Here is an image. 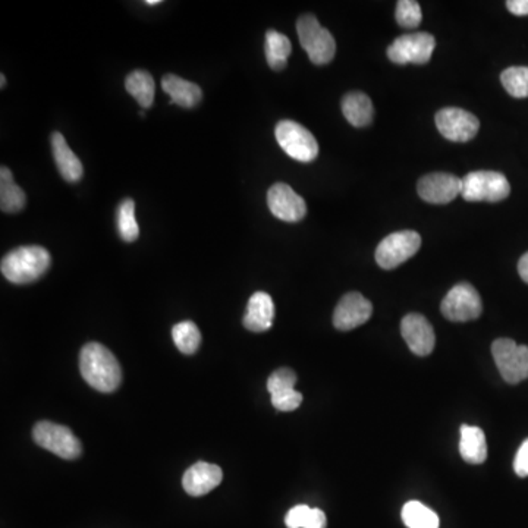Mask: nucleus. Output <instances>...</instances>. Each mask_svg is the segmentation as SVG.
<instances>
[{
	"instance_id": "obj_1",
	"label": "nucleus",
	"mask_w": 528,
	"mask_h": 528,
	"mask_svg": "<svg viewBox=\"0 0 528 528\" xmlns=\"http://www.w3.org/2000/svg\"><path fill=\"white\" fill-rule=\"evenodd\" d=\"M80 370L84 381L102 393L115 392L122 381V369L105 345L90 342L80 352Z\"/></svg>"
},
{
	"instance_id": "obj_2",
	"label": "nucleus",
	"mask_w": 528,
	"mask_h": 528,
	"mask_svg": "<svg viewBox=\"0 0 528 528\" xmlns=\"http://www.w3.org/2000/svg\"><path fill=\"white\" fill-rule=\"evenodd\" d=\"M52 257L49 251L40 246L18 247L2 258L0 271L9 282L27 285L36 282L49 271Z\"/></svg>"
},
{
	"instance_id": "obj_3",
	"label": "nucleus",
	"mask_w": 528,
	"mask_h": 528,
	"mask_svg": "<svg viewBox=\"0 0 528 528\" xmlns=\"http://www.w3.org/2000/svg\"><path fill=\"white\" fill-rule=\"evenodd\" d=\"M297 33L303 49L314 65H328L336 54V41L329 29H323L314 15H303L297 21Z\"/></svg>"
},
{
	"instance_id": "obj_4",
	"label": "nucleus",
	"mask_w": 528,
	"mask_h": 528,
	"mask_svg": "<svg viewBox=\"0 0 528 528\" xmlns=\"http://www.w3.org/2000/svg\"><path fill=\"white\" fill-rule=\"evenodd\" d=\"M511 194V185L504 173L493 171H475L463 178V196L467 201L499 203Z\"/></svg>"
},
{
	"instance_id": "obj_5",
	"label": "nucleus",
	"mask_w": 528,
	"mask_h": 528,
	"mask_svg": "<svg viewBox=\"0 0 528 528\" xmlns=\"http://www.w3.org/2000/svg\"><path fill=\"white\" fill-rule=\"evenodd\" d=\"M274 136L283 152L291 159L308 163L319 155V144L314 136L301 123L281 121L274 128Z\"/></svg>"
},
{
	"instance_id": "obj_6",
	"label": "nucleus",
	"mask_w": 528,
	"mask_h": 528,
	"mask_svg": "<svg viewBox=\"0 0 528 528\" xmlns=\"http://www.w3.org/2000/svg\"><path fill=\"white\" fill-rule=\"evenodd\" d=\"M491 356L500 376L511 385H516L528 377V347L518 345L508 338L496 339L491 345Z\"/></svg>"
},
{
	"instance_id": "obj_7",
	"label": "nucleus",
	"mask_w": 528,
	"mask_h": 528,
	"mask_svg": "<svg viewBox=\"0 0 528 528\" xmlns=\"http://www.w3.org/2000/svg\"><path fill=\"white\" fill-rule=\"evenodd\" d=\"M422 247V237L415 230H399L388 235L377 246L376 262L381 269L392 271L410 260Z\"/></svg>"
},
{
	"instance_id": "obj_8",
	"label": "nucleus",
	"mask_w": 528,
	"mask_h": 528,
	"mask_svg": "<svg viewBox=\"0 0 528 528\" xmlns=\"http://www.w3.org/2000/svg\"><path fill=\"white\" fill-rule=\"evenodd\" d=\"M34 442L63 459H77L82 452L81 442L68 427L56 423L40 422L33 429Z\"/></svg>"
},
{
	"instance_id": "obj_9",
	"label": "nucleus",
	"mask_w": 528,
	"mask_h": 528,
	"mask_svg": "<svg viewBox=\"0 0 528 528\" xmlns=\"http://www.w3.org/2000/svg\"><path fill=\"white\" fill-rule=\"evenodd\" d=\"M440 310L449 322L464 323L479 319L483 312V304L477 289L470 283L463 282L448 292L440 304Z\"/></svg>"
},
{
	"instance_id": "obj_10",
	"label": "nucleus",
	"mask_w": 528,
	"mask_h": 528,
	"mask_svg": "<svg viewBox=\"0 0 528 528\" xmlns=\"http://www.w3.org/2000/svg\"><path fill=\"white\" fill-rule=\"evenodd\" d=\"M436 47V40L429 33L406 34L388 47V58L397 65H426Z\"/></svg>"
},
{
	"instance_id": "obj_11",
	"label": "nucleus",
	"mask_w": 528,
	"mask_h": 528,
	"mask_svg": "<svg viewBox=\"0 0 528 528\" xmlns=\"http://www.w3.org/2000/svg\"><path fill=\"white\" fill-rule=\"evenodd\" d=\"M436 127L445 138L454 143H467L477 136L479 119L458 107H447L436 113Z\"/></svg>"
},
{
	"instance_id": "obj_12",
	"label": "nucleus",
	"mask_w": 528,
	"mask_h": 528,
	"mask_svg": "<svg viewBox=\"0 0 528 528\" xmlns=\"http://www.w3.org/2000/svg\"><path fill=\"white\" fill-rule=\"evenodd\" d=\"M418 196L431 205H448L461 196L463 180L445 172L429 173L417 182Z\"/></svg>"
},
{
	"instance_id": "obj_13",
	"label": "nucleus",
	"mask_w": 528,
	"mask_h": 528,
	"mask_svg": "<svg viewBox=\"0 0 528 528\" xmlns=\"http://www.w3.org/2000/svg\"><path fill=\"white\" fill-rule=\"evenodd\" d=\"M267 205L272 214L283 222L303 221L307 214V205L303 197L295 193L294 189L283 182H276L272 185L267 193Z\"/></svg>"
},
{
	"instance_id": "obj_14",
	"label": "nucleus",
	"mask_w": 528,
	"mask_h": 528,
	"mask_svg": "<svg viewBox=\"0 0 528 528\" xmlns=\"http://www.w3.org/2000/svg\"><path fill=\"white\" fill-rule=\"evenodd\" d=\"M373 306L360 292H348L340 298L333 313V324L338 331L347 332L369 322Z\"/></svg>"
},
{
	"instance_id": "obj_15",
	"label": "nucleus",
	"mask_w": 528,
	"mask_h": 528,
	"mask_svg": "<svg viewBox=\"0 0 528 528\" xmlns=\"http://www.w3.org/2000/svg\"><path fill=\"white\" fill-rule=\"evenodd\" d=\"M401 333L408 348L415 356H427L433 352L436 336L432 324L424 315L417 313L406 314L401 322Z\"/></svg>"
},
{
	"instance_id": "obj_16",
	"label": "nucleus",
	"mask_w": 528,
	"mask_h": 528,
	"mask_svg": "<svg viewBox=\"0 0 528 528\" xmlns=\"http://www.w3.org/2000/svg\"><path fill=\"white\" fill-rule=\"evenodd\" d=\"M222 479H223V473L221 467L201 461L185 471L182 486L189 496L200 498L216 489L222 483Z\"/></svg>"
},
{
	"instance_id": "obj_17",
	"label": "nucleus",
	"mask_w": 528,
	"mask_h": 528,
	"mask_svg": "<svg viewBox=\"0 0 528 528\" xmlns=\"http://www.w3.org/2000/svg\"><path fill=\"white\" fill-rule=\"evenodd\" d=\"M274 317V304L271 295L266 292H256L251 295L246 315H244V326L251 332H266L272 328Z\"/></svg>"
},
{
	"instance_id": "obj_18",
	"label": "nucleus",
	"mask_w": 528,
	"mask_h": 528,
	"mask_svg": "<svg viewBox=\"0 0 528 528\" xmlns=\"http://www.w3.org/2000/svg\"><path fill=\"white\" fill-rule=\"evenodd\" d=\"M50 143H52L54 163L58 166L62 178L71 184L79 182L84 168H82L81 160L66 143L65 137L62 136L61 132H54L50 137Z\"/></svg>"
},
{
	"instance_id": "obj_19",
	"label": "nucleus",
	"mask_w": 528,
	"mask_h": 528,
	"mask_svg": "<svg viewBox=\"0 0 528 528\" xmlns=\"http://www.w3.org/2000/svg\"><path fill=\"white\" fill-rule=\"evenodd\" d=\"M162 88L166 95L171 96V103H175L185 109L196 107L203 98L200 87L194 82L180 79L178 75H164L162 80Z\"/></svg>"
},
{
	"instance_id": "obj_20",
	"label": "nucleus",
	"mask_w": 528,
	"mask_h": 528,
	"mask_svg": "<svg viewBox=\"0 0 528 528\" xmlns=\"http://www.w3.org/2000/svg\"><path fill=\"white\" fill-rule=\"evenodd\" d=\"M459 452L464 461L468 464H483L488 458V443L486 436L480 427L461 426V442Z\"/></svg>"
},
{
	"instance_id": "obj_21",
	"label": "nucleus",
	"mask_w": 528,
	"mask_h": 528,
	"mask_svg": "<svg viewBox=\"0 0 528 528\" xmlns=\"http://www.w3.org/2000/svg\"><path fill=\"white\" fill-rule=\"evenodd\" d=\"M342 113L352 127H367L373 121L372 100L361 91H352L342 98Z\"/></svg>"
},
{
	"instance_id": "obj_22",
	"label": "nucleus",
	"mask_w": 528,
	"mask_h": 528,
	"mask_svg": "<svg viewBox=\"0 0 528 528\" xmlns=\"http://www.w3.org/2000/svg\"><path fill=\"white\" fill-rule=\"evenodd\" d=\"M27 197L21 187L13 180L8 168L0 169V209L4 214H18L24 209Z\"/></svg>"
},
{
	"instance_id": "obj_23",
	"label": "nucleus",
	"mask_w": 528,
	"mask_h": 528,
	"mask_svg": "<svg viewBox=\"0 0 528 528\" xmlns=\"http://www.w3.org/2000/svg\"><path fill=\"white\" fill-rule=\"evenodd\" d=\"M125 88L132 97L136 98L139 106L144 109L152 107L155 93H156V84L147 71L137 70L128 75L125 80Z\"/></svg>"
},
{
	"instance_id": "obj_24",
	"label": "nucleus",
	"mask_w": 528,
	"mask_h": 528,
	"mask_svg": "<svg viewBox=\"0 0 528 528\" xmlns=\"http://www.w3.org/2000/svg\"><path fill=\"white\" fill-rule=\"evenodd\" d=\"M292 46L285 34L276 29H269L266 33V59L273 71H282L287 66L288 58L291 54Z\"/></svg>"
},
{
	"instance_id": "obj_25",
	"label": "nucleus",
	"mask_w": 528,
	"mask_h": 528,
	"mask_svg": "<svg viewBox=\"0 0 528 528\" xmlns=\"http://www.w3.org/2000/svg\"><path fill=\"white\" fill-rule=\"evenodd\" d=\"M402 520L408 528H439V516L418 500H411L402 508Z\"/></svg>"
},
{
	"instance_id": "obj_26",
	"label": "nucleus",
	"mask_w": 528,
	"mask_h": 528,
	"mask_svg": "<svg viewBox=\"0 0 528 528\" xmlns=\"http://www.w3.org/2000/svg\"><path fill=\"white\" fill-rule=\"evenodd\" d=\"M118 232L125 242L137 241L139 235L138 223L136 219V203L131 198L121 201L116 214Z\"/></svg>"
},
{
	"instance_id": "obj_27",
	"label": "nucleus",
	"mask_w": 528,
	"mask_h": 528,
	"mask_svg": "<svg viewBox=\"0 0 528 528\" xmlns=\"http://www.w3.org/2000/svg\"><path fill=\"white\" fill-rule=\"evenodd\" d=\"M173 342L182 354H196L201 344L200 329L194 322H180L172 329Z\"/></svg>"
},
{
	"instance_id": "obj_28",
	"label": "nucleus",
	"mask_w": 528,
	"mask_h": 528,
	"mask_svg": "<svg viewBox=\"0 0 528 528\" xmlns=\"http://www.w3.org/2000/svg\"><path fill=\"white\" fill-rule=\"evenodd\" d=\"M500 81L512 97H528V66H511L502 72Z\"/></svg>"
},
{
	"instance_id": "obj_29",
	"label": "nucleus",
	"mask_w": 528,
	"mask_h": 528,
	"mask_svg": "<svg viewBox=\"0 0 528 528\" xmlns=\"http://www.w3.org/2000/svg\"><path fill=\"white\" fill-rule=\"evenodd\" d=\"M395 18L398 24L404 29H417L418 25L422 24V8L414 0H399Z\"/></svg>"
},
{
	"instance_id": "obj_30",
	"label": "nucleus",
	"mask_w": 528,
	"mask_h": 528,
	"mask_svg": "<svg viewBox=\"0 0 528 528\" xmlns=\"http://www.w3.org/2000/svg\"><path fill=\"white\" fill-rule=\"evenodd\" d=\"M303 395L295 390H281V392L272 393V404L278 411H294L301 406Z\"/></svg>"
},
{
	"instance_id": "obj_31",
	"label": "nucleus",
	"mask_w": 528,
	"mask_h": 528,
	"mask_svg": "<svg viewBox=\"0 0 528 528\" xmlns=\"http://www.w3.org/2000/svg\"><path fill=\"white\" fill-rule=\"evenodd\" d=\"M297 374L291 369H279L272 373L267 381V390L269 392H281V390H295Z\"/></svg>"
},
{
	"instance_id": "obj_32",
	"label": "nucleus",
	"mask_w": 528,
	"mask_h": 528,
	"mask_svg": "<svg viewBox=\"0 0 528 528\" xmlns=\"http://www.w3.org/2000/svg\"><path fill=\"white\" fill-rule=\"evenodd\" d=\"M310 514H312L310 507L297 505L285 516V524H287L288 528H306Z\"/></svg>"
},
{
	"instance_id": "obj_33",
	"label": "nucleus",
	"mask_w": 528,
	"mask_h": 528,
	"mask_svg": "<svg viewBox=\"0 0 528 528\" xmlns=\"http://www.w3.org/2000/svg\"><path fill=\"white\" fill-rule=\"evenodd\" d=\"M514 470L518 477H528V439H525L514 459Z\"/></svg>"
},
{
	"instance_id": "obj_34",
	"label": "nucleus",
	"mask_w": 528,
	"mask_h": 528,
	"mask_svg": "<svg viewBox=\"0 0 528 528\" xmlns=\"http://www.w3.org/2000/svg\"><path fill=\"white\" fill-rule=\"evenodd\" d=\"M326 523L328 520H326L324 512L319 508H312V514H310L306 528H326Z\"/></svg>"
},
{
	"instance_id": "obj_35",
	"label": "nucleus",
	"mask_w": 528,
	"mask_h": 528,
	"mask_svg": "<svg viewBox=\"0 0 528 528\" xmlns=\"http://www.w3.org/2000/svg\"><path fill=\"white\" fill-rule=\"evenodd\" d=\"M507 8H508L509 13H514L516 17H527L528 0H509V2H507Z\"/></svg>"
},
{
	"instance_id": "obj_36",
	"label": "nucleus",
	"mask_w": 528,
	"mask_h": 528,
	"mask_svg": "<svg viewBox=\"0 0 528 528\" xmlns=\"http://www.w3.org/2000/svg\"><path fill=\"white\" fill-rule=\"evenodd\" d=\"M518 273H520L521 279L528 283V253H525L518 262Z\"/></svg>"
},
{
	"instance_id": "obj_37",
	"label": "nucleus",
	"mask_w": 528,
	"mask_h": 528,
	"mask_svg": "<svg viewBox=\"0 0 528 528\" xmlns=\"http://www.w3.org/2000/svg\"><path fill=\"white\" fill-rule=\"evenodd\" d=\"M146 4H147L148 6H156V4H160L162 2H160V0H147Z\"/></svg>"
},
{
	"instance_id": "obj_38",
	"label": "nucleus",
	"mask_w": 528,
	"mask_h": 528,
	"mask_svg": "<svg viewBox=\"0 0 528 528\" xmlns=\"http://www.w3.org/2000/svg\"><path fill=\"white\" fill-rule=\"evenodd\" d=\"M4 86H6V77H4V74L0 75V87H2V88H4Z\"/></svg>"
}]
</instances>
